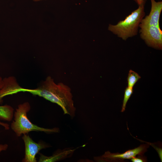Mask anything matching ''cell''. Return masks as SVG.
Instances as JSON below:
<instances>
[{"instance_id":"1","label":"cell","mask_w":162,"mask_h":162,"mask_svg":"<svg viewBox=\"0 0 162 162\" xmlns=\"http://www.w3.org/2000/svg\"><path fill=\"white\" fill-rule=\"evenodd\" d=\"M19 91L20 92H28L42 97L60 106L64 114L69 115L71 118L75 116L76 108L74 106L70 88L62 82L56 84L50 76H47L36 88L27 89L20 87Z\"/></svg>"},{"instance_id":"2","label":"cell","mask_w":162,"mask_h":162,"mask_svg":"<svg viewBox=\"0 0 162 162\" xmlns=\"http://www.w3.org/2000/svg\"><path fill=\"white\" fill-rule=\"evenodd\" d=\"M30 109V104L25 102L19 105L14 112V120L11 124V128L17 136H20L32 131L43 132L46 133L59 132V129L57 128H45L33 124L27 116V113Z\"/></svg>"},{"instance_id":"3","label":"cell","mask_w":162,"mask_h":162,"mask_svg":"<svg viewBox=\"0 0 162 162\" xmlns=\"http://www.w3.org/2000/svg\"><path fill=\"white\" fill-rule=\"evenodd\" d=\"M144 6H139L138 8L117 24H110L108 30L125 40L137 35L140 24L145 15Z\"/></svg>"},{"instance_id":"4","label":"cell","mask_w":162,"mask_h":162,"mask_svg":"<svg viewBox=\"0 0 162 162\" xmlns=\"http://www.w3.org/2000/svg\"><path fill=\"white\" fill-rule=\"evenodd\" d=\"M139 27L141 38L148 46L162 49V31L160 27L140 22Z\"/></svg>"},{"instance_id":"5","label":"cell","mask_w":162,"mask_h":162,"mask_svg":"<svg viewBox=\"0 0 162 162\" xmlns=\"http://www.w3.org/2000/svg\"><path fill=\"white\" fill-rule=\"evenodd\" d=\"M149 147L148 144H142L137 148L122 153H111L108 151L101 156L94 157V159L97 162L122 161L125 159H131L137 155H143Z\"/></svg>"},{"instance_id":"6","label":"cell","mask_w":162,"mask_h":162,"mask_svg":"<svg viewBox=\"0 0 162 162\" xmlns=\"http://www.w3.org/2000/svg\"><path fill=\"white\" fill-rule=\"evenodd\" d=\"M22 139L25 146V155L22 160L23 162H37L36 154L41 149L50 147L43 142H35L27 134L23 135Z\"/></svg>"},{"instance_id":"7","label":"cell","mask_w":162,"mask_h":162,"mask_svg":"<svg viewBox=\"0 0 162 162\" xmlns=\"http://www.w3.org/2000/svg\"><path fill=\"white\" fill-rule=\"evenodd\" d=\"M151 7L149 14L143 18L141 22L160 27L159 20L162 10V1L150 0Z\"/></svg>"},{"instance_id":"8","label":"cell","mask_w":162,"mask_h":162,"mask_svg":"<svg viewBox=\"0 0 162 162\" xmlns=\"http://www.w3.org/2000/svg\"><path fill=\"white\" fill-rule=\"evenodd\" d=\"M76 148H68L61 150L58 149L52 156H46L40 153L39 162H54L71 157L76 150Z\"/></svg>"},{"instance_id":"9","label":"cell","mask_w":162,"mask_h":162,"mask_svg":"<svg viewBox=\"0 0 162 162\" xmlns=\"http://www.w3.org/2000/svg\"><path fill=\"white\" fill-rule=\"evenodd\" d=\"M14 112L13 108L10 105H0V120L10 121L13 117Z\"/></svg>"},{"instance_id":"10","label":"cell","mask_w":162,"mask_h":162,"mask_svg":"<svg viewBox=\"0 0 162 162\" xmlns=\"http://www.w3.org/2000/svg\"><path fill=\"white\" fill-rule=\"evenodd\" d=\"M140 78V76L137 73L130 70L127 78L128 87L133 88L136 83Z\"/></svg>"},{"instance_id":"11","label":"cell","mask_w":162,"mask_h":162,"mask_svg":"<svg viewBox=\"0 0 162 162\" xmlns=\"http://www.w3.org/2000/svg\"><path fill=\"white\" fill-rule=\"evenodd\" d=\"M133 91V88L129 87H127L125 89L121 112H124L125 110L127 103L132 94Z\"/></svg>"},{"instance_id":"12","label":"cell","mask_w":162,"mask_h":162,"mask_svg":"<svg viewBox=\"0 0 162 162\" xmlns=\"http://www.w3.org/2000/svg\"><path fill=\"white\" fill-rule=\"evenodd\" d=\"M137 157H135L131 158V160L133 162H145L147 161V159L146 157L143 155H138Z\"/></svg>"},{"instance_id":"13","label":"cell","mask_w":162,"mask_h":162,"mask_svg":"<svg viewBox=\"0 0 162 162\" xmlns=\"http://www.w3.org/2000/svg\"><path fill=\"white\" fill-rule=\"evenodd\" d=\"M8 147V145L7 144H0V153L2 151L6 150Z\"/></svg>"},{"instance_id":"14","label":"cell","mask_w":162,"mask_h":162,"mask_svg":"<svg viewBox=\"0 0 162 162\" xmlns=\"http://www.w3.org/2000/svg\"><path fill=\"white\" fill-rule=\"evenodd\" d=\"M136 3L139 5H143L145 4L146 2V0H134Z\"/></svg>"},{"instance_id":"15","label":"cell","mask_w":162,"mask_h":162,"mask_svg":"<svg viewBox=\"0 0 162 162\" xmlns=\"http://www.w3.org/2000/svg\"><path fill=\"white\" fill-rule=\"evenodd\" d=\"M0 125L4 127L5 130H8L9 129V125L7 123H4L0 121Z\"/></svg>"},{"instance_id":"16","label":"cell","mask_w":162,"mask_h":162,"mask_svg":"<svg viewBox=\"0 0 162 162\" xmlns=\"http://www.w3.org/2000/svg\"><path fill=\"white\" fill-rule=\"evenodd\" d=\"M3 86V80L0 75V89H1Z\"/></svg>"},{"instance_id":"17","label":"cell","mask_w":162,"mask_h":162,"mask_svg":"<svg viewBox=\"0 0 162 162\" xmlns=\"http://www.w3.org/2000/svg\"><path fill=\"white\" fill-rule=\"evenodd\" d=\"M33 0L34 1L36 2V1H39L42 0Z\"/></svg>"}]
</instances>
